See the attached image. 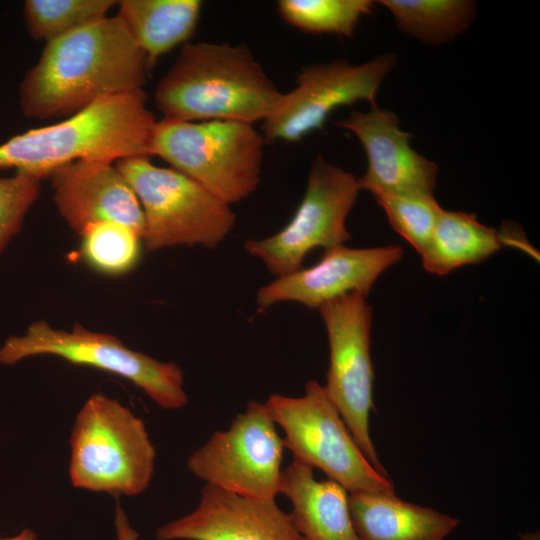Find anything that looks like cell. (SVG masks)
I'll return each mask as SVG.
<instances>
[{
  "instance_id": "cell-14",
  "label": "cell",
  "mask_w": 540,
  "mask_h": 540,
  "mask_svg": "<svg viewBox=\"0 0 540 540\" xmlns=\"http://www.w3.org/2000/svg\"><path fill=\"white\" fill-rule=\"evenodd\" d=\"M352 132L366 153L367 170L358 178L360 189L377 194H433L437 166L410 145L411 134L398 117L371 105L368 112H352L336 123Z\"/></svg>"
},
{
  "instance_id": "cell-7",
  "label": "cell",
  "mask_w": 540,
  "mask_h": 540,
  "mask_svg": "<svg viewBox=\"0 0 540 540\" xmlns=\"http://www.w3.org/2000/svg\"><path fill=\"white\" fill-rule=\"evenodd\" d=\"M293 460L318 468L348 493L395 494L359 448L324 386L310 380L299 397L272 394L264 402Z\"/></svg>"
},
{
  "instance_id": "cell-25",
  "label": "cell",
  "mask_w": 540,
  "mask_h": 540,
  "mask_svg": "<svg viewBox=\"0 0 540 540\" xmlns=\"http://www.w3.org/2000/svg\"><path fill=\"white\" fill-rule=\"evenodd\" d=\"M373 197L394 230L421 254L443 210L433 194H377Z\"/></svg>"
},
{
  "instance_id": "cell-5",
  "label": "cell",
  "mask_w": 540,
  "mask_h": 540,
  "mask_svg": "<svg viewBox=\"0 0 540 540\" xmlns=\"http://www.w3.org/2000/svg\"><path fill=\"white\" fill-rule=\"evenodd\" d=\"M265 140L254 124L234 120L157 121L151 156L193 179L229 205L261 181Z\"/></svg>"
},
{
  "instance_id": "cell-4",
  "label": "cell",
  "mask_w": 540,
  "mask_h": 540,
  "mask_svg": "<svg viewBox=\"0 0 540 540\" xmlns=\"http://www.w3.org/2000/svg\"><path fill=\"white\" fill-rule=\"evenodd\" d=\"M69 443L75 488L119 498L143 493L152 480L154 445L143 420L118 399L93 393L75 417Z\"/></svg>"
},
{
  "instance_id": "cell-23",
  "label": "cell",
  "mask_w": 540,
  "mask_h": 540,
  "mask_svg": "<svg viewBox=\"0 0 540 540\" xmlns=\"http://www.w3.org/2000/svg\"><path fill=\"white\" fill-rule=\"evenodd\" d=\"M371 0H279L277 12L291 26L308 33L351 37L360 19L373 10Z\"/></svg>"
},
{
  "instance_id": "cell-17",
  "label": "cell",
  "mask_w": 540,
  "mask_h": 540,
  "mask_svg": "<svg viewBox=\"0 0 540 540\" xmlns=\"http://www.w3.org/2000/svg\"><path fill=\"white\" fill-rule=\"evenodd\" d=\"M280 494L289 499V516L303 540H360L349 493L335 481L317 480L313 468L293 460L282 470Z\"/></svg>"
},
{
  "instance_id": "cell-3",
  "label": "cell",
  "mask_w": 540,
  "mask_h": 540,
  "mask_svg": "<svg viewBox=\"0 0 540 540\" xmlns=\"http://www.w3.org/2000/svg\"><path fill=\"white\" fill-rule=\"evenodd\" d=\"M143 90L105 97L66 119L0 144V169L41 180L76 161L151 156L157 123Z\"/></svg>"
},
{
  "instance_id": "cell-10",
  "label": "cell",
  "mask_w": 540,
  "mask_h": 540,
  "mask_svg": "<svg viewBox=\"0 0 540 540\" xmlns=\"http://www.w3.org/2000/svg\"><path fill=\"white\" fill-rule=\"evenodd\" d=\"M360 190L354 174L317 156L310 166L303 199L290 221L274 235L247 239L245 250L276 278L296 271L311 250H327L350 239L346 219Z\"/></svg>"
},
{
  "instance_id": "cell-2",
  "label": "cell",
  "mask_w": 540,
  "mask_h": 540,
  "mask_svg": "<svg viewBox=\"0 0 540 540\" xmlns=\"http://www.w3.org/2000/svg\"><path fill=\"white\" fill-rule=\"evenodd\" d=\"M283 96L245 44L187 42L159 81L161 119L264 121Z\"/></svg>"
},
{
  "instance_id": "cell-8",
  "label": "cell",
  "mask_w": 540,
  "mask_h": 540,
  "mask_svg": "<svg viewBox=\"0 0 540 540\" xmlns=\"http://www.w3.org/2000/svg\"><path fill=\"white\" fill-rule=\"evenodd\" d=\"M51 355L67 362L120 376L140 388L166 410L184 407L182 369L126 347L114 335L90 331L76 324L71 331L55 329L46 321L32 323L22 335H13L0 348V363L14 365L26 358Z\"/></svg>"
},
{
  "instance_id": "cell-26",
  "label": "cell",
  "mask_w": 540,
  "mask_h": 540,
  "mask_svg": "<svg viewBox=\"0 0 540 540\" xmlns=\"http://www.w3.org/2000/svg\"><path fill=\"white\" fill-rule=\"evenodd\" d=\"M40 180L22 173L0 177V253L15 236L37 200Z\"/></svg>"
},
{
  "instance_id": "cell-20",
  "label": "cell",
  "mask_w": 540,
  "mask_h": 540,
  "mask_svg": "<svg viewBox=\"0 0 540 540\" xmlns=\"http://www.w3.org/2000/svg\"><path fill=\"white\" fill-rule=\"evenodd\" d=\"M116 16L145 54L149 70L173 48L195 33L200 0H121Z\"/></svg>"
},
{
  "instance_id": "cell-29",
  "label": "cell",
  "mask_w": 540,
  "mask_h": 540,
  "mask_svg": "<svg viewBox=\"0 0 540 540\" xmlns=\"http://www.w3.org/2000/svg\"><path fill=\"white\" fill-rule=\"evenodd\" d=\"M520 540H540L539 531H527L519 534Z\"/></svg>"
},
{
  "instance_id": "cell-19",
  "label": "cell",
  "mask_w": 540,
  "mask_h": 540,
  "mask_svg": "<svg viewBox=\"0 0 540 540\" xmlns=\"http://www.w3.org/2000/svg\"><path fill=\"white\" fill-rule=\"evenodd\" d=\"M520 231L487 227L473 213L442 210L429 243L420 254L423 268L438 276L484 261L505 245H520Z\"/></svg>"
},
{
  "instance_id": "cell-6",
  "label": "cell",
  "mask_w": 540,
  "mask_h": 540,
  "mask_svg": "<svg viewBox=\"0 0 540 540\" xmlns=\"http://www.w3.org/2000/svg\"><path fill=\"white\" fill-rule=\"evenodd\" d=\"M115 164L141 205L142 242L148 250L195 245L215 249L235 225L231 205L181 172L156 166L148 156Z\"/></svg>"
},
{
  "instance_id": "cell-27",
  "label": "cell",
  "mask_w": 540,
  "mask_h": 540,
  "mask_svg": "<svg viewBox=\"0 0 540 540\" xmlns=\"http://www.w3.org/2000/svg\"><path fill=\"white\" fill-rule=\"evenodd\" d=\"M114 526L117 540H138L139 534L131 526L128 517L120 505L119 499L115 505Z\"/></svg>"
},
{
  "instance_id": "cell-21",
  "label": "cell",
  "mask_w": 540,
  "mask_h": 540,
  "mask_svg": "<svg viewBox=\"0 0 540 540\" xmlns=\"http://www.w3.org/2000/svg\"><path fill=\"white\" fill-rule=\"evenodd\" d=\"M398 27L431 44L447 42L472 22L475 4L466 0H383Z\"/></svg>"
},
{
  "instance_id": "cell-1",
  "label": "cell",
  "mask_w": 540,
  "mask_h": 540,
  "mask_svg": "<svg viewBox=\"0 0 540 540\" xmlns=\"http://www.w3.org/2000/svg\"><path fill=\"white\" fill-rule=\"evenodd\" d=\"M145 54L118 16L46 43L19 85L22 113L32 119L70 116L95 101L143 90Z\"/></svg>"
},
{
  "instance_id": "cell-16",
  "label": "cell",
  "mask_w": 540,
  "mask_h": 540,
  "mask_svg": "<svg viewBox=\"0 0 540 540\" xmlns=\"http://www.w3.org/2000/svg\"><path fill=\"white\" fill-rule=\"evenodd\" d=\"M55 205L75 232L99 222H119L142 237L144 218L139 200L115 163L76 161L51 175Z\"/></svg>"
},
{
  "instance_id": "cell-22",
  "label": "cell",
  "mask_w": 540,
  "mask_h": 540,
  "mask_svg": "<svg viewBox=\"0 0 540 540\" xmlns=\"http://www.w3.org/2000/svg\"><path fill=\"white\" fill-rule=\"evenodd\" d=\"M114 0H26L24 21L29 35L46 43L107 17Z\"/></svg>"
},
{
  "instance_id": "cell-11",
  "label": "cell",
  "mask_w": 540,
  "mask_h": 540,
  "mask_svg": "<svg viewBox=\"0 0 540 540\" xmlns=\"http://www.w3.org/2000/svg\"><path fill=\"white\" fill-rule=\"evenodd\" d=\"M282 437L264 403L250 400L228 429L217 431L187 460L210 485L243 497L275 500L280 494Z\"/></svg>"
},
{
  "instance_id": "cell-12",
  "label": "cell",
  "mask_w": 540,
  "mask_h": 540,
  "mask_svg": "<svg viewBox=\"0 0 540 540\" xmlns=\"http://www.w3.org/2000/svg\"><path fill=\"white\" fill-rule=\"evenodd\" d=\"M395 57L381 55L359 65L345 60L303 67L295 87L283 93L273 112L263 121L265 141L296 142L322 128L338 107L357 101L376 104L378 89L393 68Z\"/></svg>"
},
{
  "instance_id": "cell-15",
  "label": "cell",
  "mask_w": 540,
  "mask_h": 540,
  "mask_svg": "<svg viewBox=\"0 0 540 540\" xmlns=\"http://www.w3.org/2000/svg\"><path fill=\"white\" fill-rule=\"evenodd\" d=\"M158 540H303L276 500L206 485L197 507L156 529Z\"/></svg>"
},
{
  "instance_id": "cell-18",
  "label": "cell",
  "mask_w": 540,
  "mask_h": 540,
  "mask_svg": "<svg viewBox=\"0 0 540 540\" xmlns=\"http://www.w3.org/2000/svg\"><path fill=\"white\" fill-rule=\"evenodd\" d=\"M349 510L360 540H445L458 518L395 494L349 493Z\"/></svg>"
},
{
  "instance_id": "cell-13",
  "label": "cell",
  "mask_w": 540,
  "mask_h": 540,
  "mask_svg": "<svg viewBox=\"0 0 540 540\" xmlns=\"http://www.w3.org/2000/svg\"><path fill=\"white\" fill-rule=\"evenodd\" d=\"M397 245L348 248L344 245L325 250L313 266L299 268L260 287L255 301L260 309L281 302H296L319 308L349 293L367 297L379 276L401 260Z\"/></svg>"
},
{
  "instance_id": "cell-9",
  "label": "cell",
  "mask_w": 540,
  "mask_h": 540,
  "mask_svg": "<svg viewBox=\"0 0 540 540\" xmlns=\"http://www.w3.org/2000/svg\"><path fill=\"white\" fill-rule=\"evenodd\" d=\"M318 311L329 344V368L323 386L368 461L389 476L370 435V414L374 410L371 306L365 296L354 292L324 303Z\"/></svg>"
},
{
  "instance_id": "cell-28",
  "label": "cell",
  "mask_w": 540,
  "mask_h": 540,
  "mask_svg": "<svg viewBox=\"0 0 540 540\" xmlns=\"http://www.w3.org/2000/svg\"><path fill=\"white\" fill-rule=\"evenodd\" d=\"M0 540H37V535L33 530L24 528L15 536L0 538Z\"/></svg>"
},
{
  "instance_id": "cell-24",
  "label": "cell",
  "mask_w": 540,
  "mask_h": 540,
  "mask_svg": "<svg viewBox=\"0 0 540 540\" xmlns=\"http://www.w3.org/2000/svg\"><path fill=\"white\" fill-rule=\"evenodd\" d=\"M81 252L94 269L109 275L131 270L139 260L142 237L119 222H99L80 234Z\"/></svg>"
}]
</instances>
